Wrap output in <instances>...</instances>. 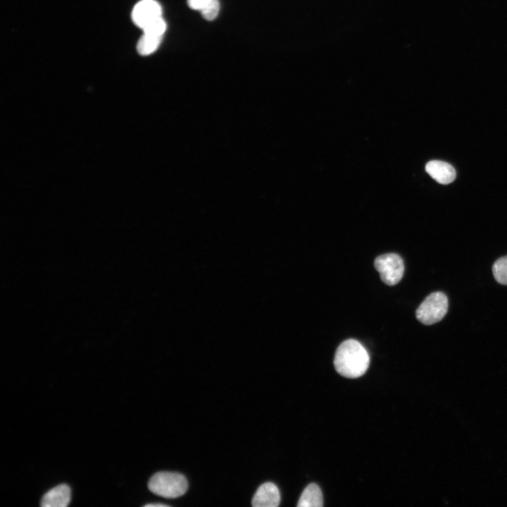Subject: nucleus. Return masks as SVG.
I'll list each match as a JSON object with an SVG mask.
<instances>
[{
  "mask_svg": "<svg viewBox=\"0 0 507 507\" xmlns=\"http://www.w3.org/2000/svg\"><path fill=\"white\" fill-rule=\"evenodd\" d=\"M370 357L363 346L357 340L344 341L337 348L334 358L337 372L348 378L362 376L368 368Z\"/></svg>",
  "mask_w": 507,
  "mask_h": 507,
  "instance_id": "f257e3e1",
  "label": "nucleus"
},
{
  "mask_svg": "<svg viewBox=\"0 0 507 507\" xmlns=\"http://www.w3.org/2000/svg\"><path fill=\"white\" fill-rule=\"evenodd\" d=\"M148 487L156 495L174 499L187 492L188 483L185 477L180 473L161 471L155 473L150 478Z\"/></svg>",
  "mask_w": 507,
  "mask_h": 507,
  "instance_id": "f03ea898",
  "label": "nucleus"
},
{
  "mask_svg": "<svg viewBox=\"0 0 507 507\" xmlns=\"http://www.w3.org/2000/svg\"><path fill=\"white\" fill-rule=\"evenodd\" d=\"M447 296L441 292L428 295L415 311V316L421 323L430 325L440 321L448 310Z\"/></svg>",
  "mask_w": 507,
  "mask_h": 507,
  "instance_id": "7ed1b4c3",
  "label": "nucleus"
},
{
  "mask_svg": "<svg viewBox=\"0 0 507 507\" xmlns=\"http://www.w3.org/2000/svg\"><path fill=\"white\" fill-rule=\"evenodd\" d=\"M374 265L379 272L382 281L389 286L400 282L404 273L403 261L400 256L394 253L377 256L375 259Z\"/></svg>",
  "mask_w": 507,
  "mask_h": 507,
  "instance_id": "20e7f679",
  "label": "nucleus"
},
{
  "mask_svg": "<svg viewBox=\"0 0 507 507\" xmlns=\"http://www.w3.org/2000/svg\"><path fill=\"white\" fill-rule=\"evenodd\" d=\"M162 17V8L156 0H141L133 8L132 20L141 29Z\"/></svg>",
  "mask_w": 507,
  "mask_h": 507,
  "instance_id": "39448f33",
  "label": "nucleus"
},
{
  "mask_svg": "<svg viewBox=\"0 0 507 507\" xmlns=\"http://www.w3.org/2000/svg\"><path fill=\"white\" fill-rule=\"evenodd\" d=\"M280 502V494L277 486L272 482H265L257 489L252 499L254 507H276Z\"/></svg>",
  "mask_w": 507,
  "mask_h": 507,
  "instance_id": "423d86ee",
  "label": "nucleus"
},
{
  "mask_svg": "<svg viewBox=\"0 0 507 507\" xmlns=\"http://www.w3.org/2000/svg\"><path fill=\"white\" fill-rule=\"evenodd\" d=\"M71 498L70 487L65 484H59L48 491L41 500L42 507H65Z\"/></svg>",
  "mask_w": 507,
  "mask_h": 507,
  "instance_id": "0eeeda50",
  "label": "nucleus"
},
{
  "mask_svg": "<svg viewBox=\"0 0 507 507\" xmlns=\"http://www.w3.org/2000/svg\"><path fill=\"white\" fill-rule=\"evenodd\" d=\"M426 172L440 184H447L456 177L454 168L449 163L441 161H431L425 165Z\"/></svg>",
  "mask_w": 507,
  "mask_h": 507,
  "instance_id": "6e6552de",
  "label": "nucleus"
},
{
  "mask_svg": "<svg viewBox=\"0 0 507 507\" xmlns=\"http://www.w3.org/2000/svg\"><path fill=\"white\" fill-rule=\"evenodd\" d=\"M323 505L322 492L315 483L308 484L299 499L298 507H321Z\"/></svg>",
  "mask_w": 507,
  "mask_h": 507,
  "instance_id": "1a4fd4ad",
  "label": "nucleus"
},
{
  "mask_svg": "<svg viewBox=\"0 0 507 507\" xmlns=\"http://www.w3.org/2000/svg\"><path fill=\"white\" fill-rule=\"evenodd\" d=\"M163 39V36L144 33L137 44V52L142 56H148L157 50Z\"/></svg>",
  "mask_w": 507,
  "mask_h": 507,
  "instance_id": "9d476101",
  "label": "nucleus"
},
{
  "mask_svg": "<svg viewBox=\"0 0 507 507\" xmlns=\"http://www.w3.org/2000/svg\"><path fill=\"white\" fill-rule=\"evenodd\" d=\"M492 272L496 282L507 285V256L499 258L494 262Z\"/></svg>",
  "mask_w": 507,
  "mask_h": 507,
  "instance_id": "9b49d317",
  "label": "nucleus"
},
{
  "mask_svg": "<svg viewBox=\"0 0 507 507\" xmlns=\"http://www.w3.org/2000/svg\"><path fill=\"white\" fill-rule=\"evenodd\" d=\"M166 30V23L163 17L156 20L151 23L142 30L144 33L151 34L158 36H163V34Z\"/></svg>",
  "mask_w": 507,
  "mask_h": 507,
  "instance_id": "f8f14e48",
  "label": "nucleus"
},
{
  "mask_svg": "<svg viewBox=\"0 0 507 507\" xmlns=\"http://www.w3.org/2000/svg\"><path fill=\"white\" fill-rule=\"evenodd\" d=\"M220 3L218 0H211L210 3L201 10V14L206 20H213L219 13Z\"/></svg>",
  "mask_w": 507,
  "mask_h": 507,
  "instance_id": "ddd939ff",
  "label": "nucleus"
},
{
  "mask_svg": "<svg viewBox=\"0 0 507 507\" xmlns=\"http://www.w3.org/2000/svg\"><path fill=\"white\" fill-rule=\"evenodd\" d=\"M211 0H187V4L193 10L201 11Z\"/></svg>",
  "mask_w": 507,
  "mask_h": 507,
  "instance_id": "4468645a",
  "label": "nucleus"
},
{
  "mask_svg": "<svg viewBox=\"0 0 507 507\" xmlns=\"http://www.w3.org/2000/svg\"><path fill=\"white\" fill-rule=\"evenodd\" d=\"M145 506H151V507L158 506H158H168L163 504V503H149V504L145 505Z\"/></svg>",
  "mask_w": 507,
  "mask_h": 507,
  "instance_id": "2eb2a0df",
  "label": "nucleus"
}]
</instances>
